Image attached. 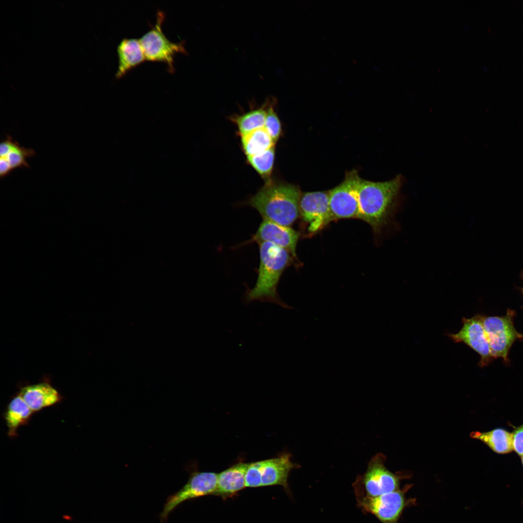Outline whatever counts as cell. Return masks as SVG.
<instances>
[{"instance_id": "19", "label": "cell", "mask_w": 523, "mask_h": 523, "mask_svg": "<svg viewBox=\"0 0 523 523\" xmlns=\"http://www.w3.org/2000/svg\"><path fill=\"white\" fill-rule=\"evenodd\" d=\"M268 103L267 98L260 107L230 117V120L236 124L240 136L264 127Z\"/></svg>"}, {"instance_id": "5", "label": "cell", "mask_w": 523, "mask_h": 523, "mask_svg": "<svg viewBox=\"0 0 523 523\" xmlns=\"http://www.w3.org/2000/svg\"><path fill=\"white\" fill-rule=\"evenodd\" d=\"M514 312L508 310L503 316H482L485 334L493 359L501 358L508 361L509 351L514 342L523 338L513 324Z\"/></svg>"}, {"instance_id": "20", "label": "cell", "mask_w": 523, "mask_h": 523, "mask_svg": "<svg viewBox=\"0 0 523 523\" xmlns=\"http://www.w3.org/2000/svg\"><path fill=\"white\" fill-rule=\"evenodd\" d=\"M471 437L478 439L494 452L506 454L513 449L512 433L502 428H496L486 432L474 431Z\"/></svg>"}, {"instance_id": "10", "label": "cell", "mask_w": 523, "mask_h": 523, "mask_svg": "<svg viewBox=\"0 0 523 523\" xmlns=\"http://www.w3.org/2000/svg\"><path fill=\"white\" fill-rule=\"evenodd\" d=\"M299 214L309 224L308 230L316 232L333 221L329 206V191L306 192L300 195Z\"/></svg>"}, {"instance_id": "6", "label": "cell", "mask_w": 523, "mask_h": 523, "mask_svg": "<svg viewBox=\"0 0 523 523\" xmlns=\"http://www.w3.org/2000/svg\"><path fill=\"white\" fill-rule=\"evenodd\" d=\"M156 15L155 24L139 40L146 60L165 62L170 72H173L174 55L178 52H187L183 42H172L164 34L161 29L165 18L164 13L159 11Z\"/></svg>"}, {"instance_id": "9", "label": "cell", "mask_w": 523, "mask_h": 523, "mask_svg": "<svg viewBox=\"0 0 523 523\" xmlns=\"http://www.w3.org/2000/svg\"><path fill=\"white\" fill-rule=\"evenodd\" d=\"M218 474L210 472L195 471L191 473L186 484L178 492L169 496L161 514L165 520L169 513L184 501L209 494L213 495L217 482Z\"/></svg>"}, {"instance_id": "23", "label": "cell", "mask_w": 523, "mask_h": 523, "mask_svg": "<svg viewBox=\"0 0 523 523\" xmlns=\"http://www.w3.org/2000/svg\"><path fill=\"white\" fill-rule=\"evenodd\" d=\"M268 103L266 109L264 128L276 143L282 134L281 123L275 111V106L276 101L274 97L268 98Z\"/></svg>"}, {"instance_id": "14", "label": "cell", "mask_w": 523, "mask_h": 523, "mask_svg": "<svg viewBox=\"0 0 523 523\" xmlns=\"http://www.w3.org/2000/svg\"><path fill=\"white\" fill-rule=\"evenodd\" d=\"M18 394L34 413L54 405L62 400L58 391L46 383L25 386Z\"/></svg>"}, {"instance_id": "18", "label": "cell", "mask_w": 523, "mask_h": 523, "mask_svg": "<svg viewBox=\"0 0 523 523\" xmlns=\"http://www.w3.org/2000/svg\"><path fill=\"white\" fill-rule=\"evenodd\" d=\"M35 155L34 150L21 146L9 135L0 142V159L6 161L12 170L19 168H29L27 159Z\"/></svg>"}, {"instance_id": "13", "label": "cell", "mask_w": 523, "mask_h": 523, "mask_svg": "<svg viewBox=\"0 0 523 523\" xmlns=\"http://www.w3.org/2000/svg\"><path fill=\"white\" fill-rule=\"evenodd\" d=\"M291 454L283 453L277 457L262 461L261 486L280 485L290 491L288 478L291 471L299 465L292 462Z\"/></svg>"}, {"instance_id": "1", "label": "cell", "mask_w": 523, "mask_h": 523, "mask_svg": "<svg viewBox=\"0 0 523 523\" xmlns=\"http://www.w3.org/2000/svg\"><path fill=\"white\" fill-rule=\"evenodd\" d=\"M403 176L382 182L361 179L358 190V218L368 223L376 233L391 221L400 200Z\"/></svg>"}, {"instance_id": "24", "label": "cell", "mask_w": 523, "mask_h": 523, "mask_svg": "<svg viewBox=\"0 0 523 523\" xmlns=\"http://www.w3.org/2000/svg\"><path fill=\"white\" fill-rule=\"evenodd\" d=\"M262 461L249 463L245 475L246 487L256 488L262 484Z\"/></svg>"}, {"instance_id": "7", "label": "cell", "mask_w": 523, "mask_h": 523, "mask_svg": "<svg viewBox=\"0 0 523 523\" xmlns=\"http://www.w3.org/2000/svg\"><path fill=\"white\" fill-rule=\"evenodd\" d=\"M410 487L375 497L356 499L357 506L364 512L375 516L382 523H398L404 509L413 504L405 493Z\"/></svg>"}, {"instance_id": "26", "label": "cell", "mask_w": 523, "mask_h": 523, "mask_svg": "<svg viewBox=\"0 0 523 523\" xmlns=\"http://www.w3.org/2000/svg\"><path fill=\"white\" fill-rule=\"evenodd\" d=\"M521 461H522V464H523V456H522Z\"/></svg>"}, {"instance_id": "21", "label": "cell", "mask_w": 523, "mask_h": 523, "mask_svg": "<svg viewBox=\"0 0 523 523\" xmlns=\"http://www.w3.org/2000/svg\"><path fill=\"white\" fill-rule=\"evenodd\" d=\"M241 142L247 156L262 153L274 147L275 144L264 127L241 136Z\"/></svg>"}, {"instance_id": "8", "label": "cell", "mask_w": 523, "mask_h": 523, "mask_svg": "<svg viewBox=\"0 0 523 523\" xmlns=\"http://www.w3.org/2000/svg\"><path fill=\"white\" fill-rule=\"evenodd\" d=\"M361 180L357 172L352 171L340 185L329 191V206L333 220L358 218V190Z\"/></svg>"}, {"instance_id": "25", "label": "cell", "mask_w": 523, "mask_h": 523, "mask_svg": "<svg viewBox=\"0 0 523 523\" xmlns=\"http://www.w3.org/2000/svg\"><path fill=\"white\" fill-rule=\"evenodd\" d=\"M511 433L513 450L522 457L523 456V424L514 427Z\"/></svg>"}, {"instance_id": "12", "label": "cell", "mask_w": 523, "mask_h": 523, "mask_svg": "<svg viewBox=\"0 0 523 523\" xmlns=\"http://www.w3.org/2000/svg\"><path fill=\"white\" fill-rule=\"evenodd\" d=\"M299 233L288 226L263 219L250 241L267 242L287 250L296 257V247Z\"/></svg>"}, {"instance_id": "16", "label": "cell", "mask_w": 523, "mask_h": 523, "mask_svg": "<svg viewBox=\"0 0 523 523\" xmlns=\"http://www.w3.org/2000/svg\"><path fill=\"white\" fill-rule=\"evenodd\" d=\"M117 50L119 60L116 73L117 78L146 60L139 39L123 38L118 45Z\"/></svg>"}, {"instance_id": "22", "label": "cell", "mask_w": 523, "mask_h": 523, "mask_svg": "<svg viewBox=\"0 0 523 523\" xmlns=\"http://www.w3.org/2000/svg\"><path fill=\"white\" fill-rule=\"evenodd\" d=\"M275 159V146L258 154L247 156L248 164L265 181H272L271 175Z\"/></svg>"}, {"instance_id": "17", "label": "cell", "mask_w": 523, "mask_h": 523, "mask_svg": "<svg viewBox=\"0 0 523 523\" xmlns=\"http://www.w3.org/2000/svg\"><path fill=\"white\" fill-rule=\"evenodd\" d=\"M34 412L18 394L8 404L4 413V419L8 429V435L15 437L18 428L26 425Z\"/></svg>"}, {"instance_id": "2", "label": "cell", "mask_w": 523, "mask_h": 523, "mask_svg": "<svg viewBox=\"0 0 523 523\" xmlns=\"http://www.w3.org/2000/svg\"><path fill=\"white\" fill-rule=\"evenodd\" d=\"M258 244L260 257L258 276L255 286L245 292L244 302L248 304L257 300L291 308L280 299L277 292L281 275L290 262L291 254L286 249L269 242Z\"/></svg>"}, {"instance_id": "4", "label": "cell", "mask_w": 523, "mask_h": 523, "mask_svg": "<svg viewBox=\"0 0 523 523\" xmlns=\"http://www.w3.org/2000/svg\"><path fill=\"white\" fill-rule=\"evenodd\" d=\"M386 457L382 453L373 456L366 471L357 477L353 486L356 499L375 497L400 489L402 476L390 472L385 465Z\"/></svg>"}, {"instance_id": "11", "label": "cell", "mask_w": 523, "mask_h": 523, "mask_svg": "<svg viewBox=\"0 0 523 523\" xmlns=\"http://www.w3.org/2000/svg\"><path fill=\"white\" fill-rule=\"evenodd\" d=\"M463 325L457 333L448 336L455 342H463L477 352L480 357L478 365L487 366L493 359L490 347L485 334L482 315H476L471 318H463Z\"/></svg>"}, {"instance_id": "15", "label": "cell", "mask_w": 523, "mask_h": 523, "mask_svg": "<svg viewBox=\"0 0 523 523\" xmlns=\"http://www.w3.org/2000/svg\"><path fill=\"white\" fill-rule=\"evenodd\" d=\"M249 463L239 462L218 474L216 488L213 495L227 499L245 488V475Z\"/></svg>"}, {"instance_id": "3", "label": "cell", "mask_w": 523, "mask_h": 523, "mask_svg": "<svg viewBox=\"0 0 523 523\" xmlns=\"http://www.w3.org/2000/svg\"><path fill=\"white\" fill-rule=\"evenodd\" d=\"M300 193L292 185L275 182L265 183L247 201L263 219L290 227L298 218Z\"/></svg>"}]
</instances>
